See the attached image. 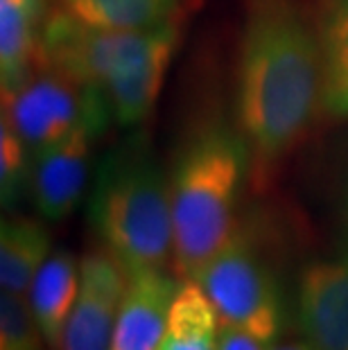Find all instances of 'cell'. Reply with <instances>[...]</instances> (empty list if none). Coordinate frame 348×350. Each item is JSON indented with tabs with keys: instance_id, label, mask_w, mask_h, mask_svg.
<instances>
[{
	"instance_id": "cell-11",
	"label": "cell",
	"mask_w": 348,
	"mask_h": 350,
	"mask_svg": "<svg viewBox=\"0 0 348 350\" xmlns=\"http://www.w3.org/2000/svg\"><path fill=\"white\" fill-rule=\"evenodd\" d=\"M48 0H0V81L12 93L39 70Z\"/></svg>"
},
{
	"instance_id": "cell-1",
	"label": "cell",
	"mask_w": 348,
	"mask_h": 350,
	"mask_svg": "<svg viewBox=\"0 0 348 350\" xmlns=\"http://www.w3.org/2000/svg\"><path fill=\"white\" fill-rule=\"evenodd\" d=\"M323 104V52L312 23L292 0H256L238 66V120L260 192L306 138Z\"/></svg>"
},
{
	"instance_id": "cell-8",
	"label": "cell",
	"mask_w": 348,
	"mask_h": 350,
	"mask_svg": "<svg viewBox=\"0 0 348 350\" xmlns=\"http://www.w3.org/2000/svg\"><path fill=\"white\" fill-rule=\"evenodd\" d=\"M299 325L312 350H348V249L303 267Z\"/></svg>"
},
{
	"instance_id": "cell-18",
	"label": "cell",
	"mask_w": 348,
	"mask_h": 350,
	"mask_svg": "<svg viewBox=\"0 0 348 350\" xmlns=\"http://www.w3.org/2000/svg\"><path fill=\"white\" fill-rule=\"evenodd\" d=\"M34 310L25 294L5 292L0 296V350H46Z\"/></svg>"
},
{
	"instance_id": "cell-4",
	"label": "cell",
	"mask_w": 348,
	"mask_h": 350,
	"mask_svg": "<svg viewBox=\"0 0 348 350\" xmlns=\"http://www.w3.org/2000/svg\"><path fill=\"white\" fill-rule=\"evenodd\" d=\"M88 219L102 247L127 273L170 267L174 237L170 178L143 136L102 156Z\"/></svg>"
},
{
	"instance_id": "cell-6",
	"label": "cell",
	"mask_w": 348,
	"mask_h": 350,
	"mask_svg": "<svg viewBox=\"0 0 348 350\" xmlns=\"http://www.w3.org/2000/svg\"><path fill=\"white\" fill-rule=\"evenodd\" d=\"M217 310L219 325H233L271 344L280 332V294L273 273L238 226L231 242L197 278Z\"/></svg>"
},
{
	"instance_id": "cell-17",
	"label": "cell",
	"mask_w": 348,
	"mask_h": 350,
	"mask_svg": "<svg viewBox=\"0 0 348 350\" xmlns=\"http://www.w3.org/2000/svg\"><path fill=\"white\" fill-rule=\"evenodd\" d=\"M34 154L7 120H0V197L5 208H14L29 190Z\"/></svg>"
},
{
	"instance_id": "cell-7",
	"label": "cell",
	"mask_w": 348,
	"mask_h": 350,
	"mask_svg": "<svg viewBox=\"0 0 348 350\" xmlns=\"http://www.w3.org/2000/svg\"><path fill=\"white\" fill-rule=\"evenodd\" d=\"M124 287L127 271L105 247L86 251L79 260V294L57 350H111Z\"/></svg>"
},
{
	"instance_id": "cell-14",
	"label": "cell",
	"mask_w": 348,
	"mask_h": 350,
	"mask_svg": "<svg viewBox=\"0 0 348 350\" xmlns=\"http://www.w3.org/2000/svg\"><path fill=\"white\" fill-rule=\"evenodd\" d=\"M217 310L197 280H183L168 314L159 350H219Z\"/></svg>"
},
{
	"instance_id": "cell-16",
	"label": "cell",
	"mask_w": 348,
	"mask_h": 350,
	"mask_svg": "<svg viewBox=\"0 0 348 350\" xmlns=\"http://www.w3.org/2000/svg\"><path fill=\"white\" fill-rule=\"evenodd\" d=\"M181 0H59V10L100 29H145L176 16Z\"/></svg>"
},
{
	"instance_id": "cell-12",
	"label": "cell",
	"mask_w": 348,
	"mask_h": 350,
	"mask_svg": "<svg viewBox=\"0 0 348 350\" xmlns=\"http://www.w3.org/2000/svg\"><path fill=\"white\" fill-rule=\"evenodd\" d=\"M29 305L50 350L59 348L66 321L79 294V262L70 251L50 253L29 287Z\"/></svg>"
},
{
	"instance_id": "cell-20",
	"label": "cell",
	"mask_w": 348,
	"mask_h": 350,
	"mask_svg": "<svg viewBox=\"0 0 348 350\" xmlns=\"http://www.w3.org/2000/svg\"><path fill=\"white\" fill-rule=\"evenodd\" d=\"M269 350H312L308 341H290V344H280V346H271Z\"/></svg>"
},
{
	"instance_id": "cell-2",
	"label": "cell",
	"mask_w": 348,
	"mask_h": 350,
	"mask_svg": "<svg viewBox=\"0 0 348 350\" xmlns=\"http://www.w3.org/2000/svg\"><path fill=\"white\" fill-rule=\"evenodd\" d=\"M179 39L176 16L145 29H100L57 7L43 32L39 66L98 91L113 122L134 126L152 113Z\"/></svg>"
},
{
	"instance_id": "cell-15",
	"label": "cell",
	"mask_w": 348,
	"mask_h": 350,
	"mask_svg": "<svg viewBox=\"0 0 348 350\" xmlns=\"http://www.w3.org/2000/svg\"><path fill=\"white\" fill-rule=\"evenodd\" d=\"M319 39L323 52V104L330 116L348 118V0H321Z\"/></svg>"
},
{
	"instance_id": "cell-9",
	"label": "cell",
	"mask_w": 348,
	"mask_h": 350,
	"mask_svg": "<svg viewBox=\"0 0 348 350\" xmlns=\"http://www.w3.org/2000/svg\"><path fill=\"white\" fill-rule=\"evenodd\" d=\"M98 136L95 126L79 124L34 159L29 195L43 219L62 221L77 208L88 178L91 147Z\"/></svg>"
},
{
	"instance_id": "cell-10",
	"label": "cell",
	"mask_w": 348,
	"mask_h": 350,
	"mask_svg": "<svg viewBox=\"0 0 348 350\" xmlns=\"http://www.w3.org/2000/svg\"><path fill=\"white\" fill-rule=\"evenodd\" d=\"M179 285L181 282H176L168 269L127 273L111 350H159L165 337L170 305Z\"/></svg>"
},
{
	"instance_id": "cell-19",
	"label": "cell",
	"mask_w": 348,
	"mask_h": 350,
	"mask_svg": "<svg viewBox=\"0 0 348 350\" xmlns=\"http://www.w3.org/2000/svg\"><path fill=\"white\" fill-rule=\"evenodd\" d=\"M217 348L219 350H263V344L254 337V334L244 332L240 327L219 325Z\"/></svg>"
},
{
	"instance_id": "cell-5",
	"label": "cell",
	"mask_w": 348,
	"mask_h": 350,
	"mask_svg": "<svg viewBox=\"0 0 348 350\" xmlns=\"http://www.w3.org/2000/svg\"><path fill=\"white\" fill-rule=\"evenodd\" d=\"M3 120L12 124L36 159L79 124H91L102 133L113 116L98 91L62 70L39 66L23 86L3 93Z\"/></svg>"
},
{
	"instance_id": "cell-3",
	"label": "cell",
	"mask_w": 348,
	"mask_h": 350,
	"mask_svg": "<svg viewBox=\"0 0 348 350\" xmlns=\"http://www.w3.org/2000/svg\"><path fill=\"white\" fill-rule=\"evenodd\" d=\"M251 174V150L240 129L206 124L192 133L170 174L172 265L197 280L238 230V201Z\"/></svg>"
},
{
	"instance_id": "cell-13",
	"label": "cell",
	"mask_w": 348,
	"mask_h": 350,
	"mask_svg": "<svg viewBox=\"0 0 348 350\" xmlns=\"http://www.w3.org/2000/svg\"><path fill=\"white\" fill-rule=\"evenodd\" d=\"M50 253V233L39 219L7 217L0 226V285L25 294Z\"/></svg>"
}]
</instances>
